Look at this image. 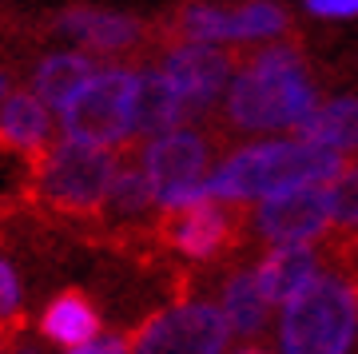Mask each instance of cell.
<instances>
[{"label":"cell","instance_id":"cell-16","mask_svg":"<svg viewBox=\"0 0 358 354\" xmlns=\"http://www.w3.org/2000/svg\"><path fill=\"white\" fill-rule=\"evenodd\" d=\"M294 132H299V139H310V143L334 148V152H350V148H358V100L338 96V100L315 104L294 124Z\"/></svg>","mask_w":358,"mask_h":354},{"label":"cell","instance_id":"cell-10","mask_svg":"<svg viewBox=\"0 0 358 354\" xmlns=\"http://www.w3.org/2000/svg\"><path fill=\"white\" fill-rule=\"evenodd\" d=\"M192 115L187 100L167 80V72H136V96H131V127L136 136H159L171 132Z\"/></svg>","mask_w":358,"mask_h":354},{"label":"cell","instance_id":"cell-21","mask_svg":"<svg viewBox=\"0 0 358 354\" xmlns=\"http://www.w3.org/2000/svg\"><path fill=\"white\" fill-rule=\"evenodd\" d=\"M235 13H239V40H267L287 28V13L271 0H251Z\"/></svg>","mask_w":358,"mask_h":354},{"label":"cell","instance_id":"cell-12","mask_svg":"<svg viewBox=\"0 0 358 354\" xmlns=\"http://www.w3.org/2000/svg\"><path fill=\"white\" fill-rule=\"evenodd\" d=\"M167 239L176 243L183 255H192V259H211V255H219L231 243V215L219 207V199H207L199 207L176 211Z\"/></svg>","mask_w":358,"mask_h":354},{"label":"cell","instance_id":"cell-14","mask_svg":"<svg viewBox=\"0 0 358 354\" xmlns=\"http://www.w3.org/2000/svg\"><path fill=\"white\" fill-rule=\"evenodd\" d=\"M96 72L100 68H96V60H92L88 52H52V56H44L36 64L32 92L48 104L52 112H64Z\"/></svg>","mask_w":358,"mask_h":354},{"label":"cell","instance_id":"cell-17","mask_svg":"<svg viewBox=\"0 0 358 354\" xmlns=\"http://www.w3.org/2000/svg\"><path fill=\"white\" fill-rule=\"evenodd\" d=\"M40 330H44V339H52L56 346H80V342H92L100 334V315H96V306L84 299V295H60V299H52L44 318H40Z\"/></svg>","mask_w":358,"mask_h":354},{"label":"cell","instance_id":"cell-26","mask_svg":"<svg viewBox=\"0 0 358 354\" xmlns=\"http://www.w3.org/2000/svg\"><path fill=\"white\" fill-rule=\"evenodd\" d=\"M235 354H271V351H263V346H243V351H235Z\"/></svg>","mask_w":358,"mask_h":354},{"label":"cell","instance_id":"cell-13","mask_svg":"<svg viewBox=\"0 0 358 354\" xmlns=\"http://www.w3.org/2000/svg\"><path fill=\"white\" fill-rule=\"evenodd\" d=\"M56 28L68 40L84 44L88 52H124L140 40V24L131 16L120 13H100V8H68Z\"/></svg>","mask_w":358,"mask_h":354},{"label":"cell","instance_id":"cell-24","mask_svg":"<svg viewBox=\"0 0 358 354\" xmlns=\"http://www.w3.org/2000/svg\"><path fill=\"white\" fill-rule=\"evenodd\" d=\"M64 354H131V342H128V339H120V334H96L92 342L68 346Z\"/></svg>","mask_w":358,"mask_h":354},{"label":"cell","instance_id":"cell-28","mask_svg":"<svg viewBox=\"0 0 358 354\" xmlns=\"http://www.w3.org/2000/svg\"><path fill=\"white\" fill-rule=\"evenodd\" d=\"M13 354H40V351H32V346H20V351H13Z\"/></svg>","mask_w":358,"mask_h":354},{"label":"cell","instance_id":"cell-22","mask_svg":"<svg viewBox=\"0 0 358 354\" xmlns=\"http://www.w3.org/2000/svg\"><path fill=\"white\" fill-rule=\"evenodd\" d=\"M331 191V219L338 227H358V167H343L327 183Z\"/></svg>","mask_w":358,"mask_h":354},{"label":"cell","instance_id":"cell-2","mask_svg":"<svg viewBox=\"0 0 358 354\" xmlns=\"http://www.w3.org/2000/svg\"><path fill=\"white\" fill-rule=\"evenodd\" d=\"M227 120L243 132L294 127L319 104L315 84L294 48H267L247 60L227 84Z\"/></svg>","mask_w":358,"mask_h":354},{"label":"cell","instance_id":"cell-19","mask_svg":"<svg viewBox=\"0 0 358 354\" xmlns=\"http://www.w3.org/2000/svg\"><path fill=\"white\" fill-rule=\"evenodd\" d=\"M179 28H183L187 40L223 44V40H239V13L219 8V4H187L183 16H179Z\"/></svg>","mask_w":358,"mask_h":354},{"label":"cell","instance_id":"cell-3","mask_svg":"<svg viewBox=\"0 0 358 354\" xmlns=\"http://www.w3.org/2000/svg\"><path fill=\"white\" fill-rule=\"evenodd\" d=\"M358 334V291L338 275H315L282 303V354H346Z\"/></svg>","mask_w":358,"mask_h":354},{"label":"cell","instance_id":"cell-29","mask_svg":"<svg viewBox=\"0 0 358 354\" xmlns=\"http://www.w3.org/2000/svg\"><path fill=\"white\" fill-rule=\"evenodd\" d=\"M0 354H4V334H0Z\"/></svg>","mask_w":358,"mask_h":354},{"label":"cell","instance_id":"cell-15","mask_svg":"<svg viewBox=\"0 0 358 354\" xmlns=\"http://www.w3.org/2000/svg\"><path fill=\"white\" fill-rule=\"evenodd\" d=\"M0 139L16 152H40L52 139V108L36 92H8L0 104Z\"/></svg>","mask_w":358,"mask_h":354},{"label":"cell","instance_id":"cell-18","mask_svg":"<svg viewBox=\"0 0 358 354\" xmlns=\"http://www.w3.org/2000/svg\"><path fill=\"white\" fill-rule=\"evenodd\" d=\"M223 315L231 323V334H239V339H255L267 330V299L259 291L255 283V271H235V275L223 283Z\"/></svg>","mask_w":358,"mask_h":354},{"label":"cell","instance_id":"cell-27","mask_svg":"<svg viewBox=\"0 0 358 354\" xmlns=\"http://www.w3.org/2000/svg\"><path fill=\"white\" fill-rule=\"evenodd\" d=\"M4 96H8V80L0 76V104H4Z\"/></svg>","mask_w":358,"mask_h":354},{"label":"cell","instance_id":"cell-5","mask_svg":"<svg viewBox=\"0 0 358 354\" xmlns=\"http://www.w3.org/2000/svg\"><path fill=\"white\" fill-rule=\"evenodd\" d=\"M143 171L155 187V207L164 211H187V207H199V203L215 199L207 191V139L195 136V132H183V127H171V132H159V136L148 139V148L140 155Z\"/></svg>","mask_w":358,"mask_h":354},{"label":"cell","instance_id":"cell-23","mask_svg":"<svg viewBox=\"0 0 358 354\" xmlns=\"http://www.w3.org/2000/svg\"><path fill=\"white\" fill-rule=\"evenodd\" d=\"M20 299H24V291H20L16 267L8 259H0V318H13L20 311Z\"/></svg>","mask_w":358,"mask_h":354},{"label":"cell","instance_id":"cell-20","mask_svg":"<svg viewBox=\"0 0 358 354\" xmlns=\"http://www.w3.org/2000/svg\"><path fill=\"white\" fill-rule=\"evenodd\" d=\"M148 207H155V187L148 171L140 167H120L112 179V191H108V211L120 219H136L143 215Z\"/></svg>","mask_w":358,"mask_h":354},{"label":"cell","instance_id":"cell-1","mask_svg":"<svg viewBox=\"0 0 358 354\" xmlns=\"http://www.w3.org/2000/svg\"><path fill=\"white\" fill-rule=\"evenodd\" d=\"M343 171V152L310 139H263L231 152L207 176V191L219 203H251L299 183H331Z\"/></svg>","mask_w":358,"mask_h":354},{"label":"cell","instance_id":"cell-6","mask_svg":"<svg viewBox=\"0 0 358 354\" xmlns=\"http://www.w3.org/2000/svg\"><path fill=\"white\" fill-rule=\"evenodd\" d=\"M131 96H136V72H128V68L96 72L84 84V92L60 112L64 136L84 139V143H100V148H120L124 139L136 136Z\"/></svg>","mask_w":358,"mask_h":354},{"label":"cell","instance_id":"cell-9","mask_svg":"<svg viewBox=\"0 0 358 354\" xmlns=\"http://www.w3.org/2000/svg\"><path fill=\"white\" fill-rule=\"evenodd\" d=\"M164 72L195 115L203 108H211L227 92L231 56L223 48H215V44H207V40H187V44H179V48H171L164 56Z\"/></svg>","mask_w":358,"mask_h":354},{"label":"cell","instance_id":"cell-25","mask_svg":"<svg viewBox=\"0 0 358 354\" xmlns=\"http://www.w3.org/2000/svg\"><path fill=\"white\" fill-rule=\"evenodd\" d=\"M307 13L327 16V20H346V16H358V0H303Z\"/></svg>","mask_w":358,"mask_h":354},{"label":"cell","instance_id":"cell-8","mask_svg":"<svg viewBox=\"0 0 358 354\" xmlns=\"http://www.w3.org/2000/svg\"><path fill=\"white\" fill-rule=\"evenodd\" d=\"M331 191L327 183H299V187L263 195L255 207V231L271 247L282 243H315L331 227Z\"/></svg>","mask_w":358,"mask_h":354},{"label":"cell","instance_id":"cell-4","mask_svg":"<svg viewBox=\"0 0 358 354\" xmlns=\"http://www.w3.org/2000/svg\"><path fill=\"white\" fill-rule=\"evenodd\" d=\"M115 171L120 167H115L112 148L64 136L44 152L36 183L40 195L56 207H64V211H96L100 203H108Z\"/></svg>","mask_w":358,"mask_h":354},{"label":"cell","instance_id":"cell-11","mask_svg":"<svg viewBox=\"0 0 358 354\" xmlns=\"http://www.w3.org/2000/svg\"><path fill=\"white\" fill-rule=\"evenodd\" d=\"M315 275H319V255L310 251V243H282L255 267V283L267 303H287Z\"/></svg>","mask_w":358,"mask_h":354},{"label":"cell","instance_id":"cell-7","mask_svg":"<svg viewBox=\"0 0 358 354\" xmlns=\"http://www.w3.org/2000/svg\"><path fill=\"white\" fill-rule=\"evenodd\" d=\"M231 323L223 306L211 303H176L148 318L131 339V354H223Z\"/></svg>","mask_w":358,"mask_h":354}]
</instances>
